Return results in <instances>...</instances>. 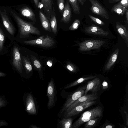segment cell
I'll use <instances>...</instances> for the list:
<instances>
[{
  "label": "cell",
  "mask_w": 128,
  "mask_h": 128,
  "mask_svg": "<svg viewBox=\"0 0 128 128\" xmlns=\"http://www.w3.org/2000/svg\"><path fill=\"white\" fill-rule=\"evenodd\" d=\"M12 13L17 24L20 38L28 37L30 34L38 35L41 34L38 28L32 24L24 20L15 13L12 12Z\"/></svg>",
  "instance_id": "1"
},
{
  "label": "cell",
  "mask_w": 128,
  "mask_h": 128,
  "mask_svg": "<svg viewBox=\"0 0 128 128\" xmlns=\"http://www.w3.org/2000/svg\"><path fill=\"white\" fill-rule=\"evenodd\" d=\"M103 111L100 106H97L85 112L80 116L72 124L71 128H78L84 122L102 116Z\"/></svg>",
  "instance_id": "2"
},
{
  "label": "cell",
  "mask_w": 128,
  "mask_h": 128,
  "mask_svg": "<svg viewBox=\"0 0 128 128\" xmlns=\"http://www.w3.org/2000/svg\"><path fill=\"white\" fill-rule=\"evenodd\" d=\"M24 43L28 44L49 48L54 45L55 42L52 38L46 35L42 36L34 40L24 41Z\"/></svg>",
  "instance_id": "3"
},
{
  "label": "cell",
  "mask_w": 128,
  "mask_h": 128,
  "mask_svg": "<svg viewBox=\"0 0 128 128\" xmlns=\"http://www.w3.org/2000/svg\"><path fill=\"white\" fill-rule=\"evenodd\" d=\"M12 63L14 70L22 76L24 70L22 60L19 48L16 45L13 47Z\"/></svg>",
  "instance_id": "4"
},
{
  "label": "cell",
  "mask_w": 128,
  "mask_h": 128,
  "mask_svg": "<svg viewBox=\"0 0 128 128\" xmlns=\"http://www.w3.org/2000/svg\"><path fill=\"white\" fill-rule=\"evenodd\" d=\"M86 87V85L80 87L69 96L62 108L61 112H64L71 104L84 94Z\"/></svg>",
  "instance_id": "5"
},
{
  "label": "cell",
  "mask_w": 128,
  "mask_h": 128,
  "mask_svg": "<svg viewBox=\"0 0 128 128\" xmlns=\"http://www.w3.org/2000/svg\"><path fill=\"white\" fill-rule=\"evenodd\" d=\"M105 42L100 40H85L78 44L80 50L89 51L99 48L105 43Z\"/></svg>",
  "instance_id": "6"
},
{
  "label": "cell",
  "mask_w": 128,
  "mask_h": 128,
  "mask_svg": "<svg viewBox=\"0 0 128 128\" xmlns=\"http://www.w3.org/2000/svg\"><path fill=\"white\" fill-rule=\"evenodd\" d=\"M56 90L55 85L52 78L48 82L47 90V95L48 98V108H52L54 105L56 100Z\"/></svg>",
  "instance_id": "7"
},
{
  "label": "cell",
  "mask_w": 128,
  "mask_h": 128,
  "mask_svg": "<svg viewBox=\"0 0 128 128\" xmlns=\"http://www.w3.org/2000/svg\"><path fill=\"white\" fill-rule=\"evenodd\" d=\"M90 2V10L93 13L99 15L103 18L109 19L108 14L105 8L97 0H88Z\"/></svg>",
  "instance_id": "8"
},
{
  "label": "cell",
  "mask_w": 128,
  "mask_h": 128,
  "mask_svg": "<svg viewBox=\"0 0 128 128\" xmlns=\"http://www.w3.org/2000/svg\"><path fill=\"white\" fill-rule=\"evenodd\" d=\"M23 99L26 111L30 114L36 115L37 113L36 108L32 94L29 93L24 94Z\"/></svg>",
  "instance_id": "9"
},
{
  "label": "cell",
  "mask_w": 128,
  "mask_h": 128,
  "mask_svg": "<svg viewBox=\"0 0 128 128\" xmlns=\"http://www.w3.org/2000/svg\"><path fill=\"white\" fill-rule=\"evenodd\" d=\"M95 101H87L81 104L74 107L69 112L64 113V117H70L76 115L94 104Z\"/></svg>",
  "instance_id": "10"
},
{
  "label": "cell",
  "mask_w": 128,
  "mask_h": 128,
  "mask_svg": "<svg viewBox=\"0 0 128 128\" xmlns=\"http://www.w3.org/2000/svg\"><path fill=\"white\" fill-rule=\"evenodd\" d=\"M98 98L97 92L89 94H84L71 104L64 112V113L69 112L75 106L81 104L86 102L94 100L97 99Z\"/></svg>",
  "instance_id": "11"
},
{
  "label": "cell",
  "mask_w": 128,
  "mask_h": 128,
  "mask_svg": "<svg viewBox=\"0 0 128 128\" xmlns=\"http://www.w3.org/2000/svg\"><path fill=\"white\" fill-rule=\"evenodd\" d=\"M101 86V81L98 78L96 77L92 80L88 82L86 85L84 94H87L88 92L91 91L94 93L97 92L99 90Z\"/></svg>",
  "instance_id": "12"
},
{
  "label": "cell",
  "mask_w": 128,
  "mask_h": 128,
  "mask_svg": "<svg viewBox=\"0 0 128 128\" xmlns=\"http://www.w3.org/2000/svg\"><path fill=\"white\" fill-rule=\"evenodd\" d=\"M0 14L3 24L5 28L11 35L14 36L15 33L14 28L10 21L6 13L5 12L0 11Z\"/></svg>",
  "instance_id": "13"
},
{
  "label": "cell",
  "mask_w": 128,
  "mask_h": 128,
  "mask_svg": "<svg viewBox=\"0 0 128 128\" xmlns=\"http://www.w3.org/2000/svg\"><path fill=\"white\" fill-rule=\"evenodd\" d=\"M84 30L87 33L95 35L107 36L109 34L108 32L105 31L99 27L94 24L86 28Z\"/></svg>",
  "instance_id": "14"
},
{
  "label": "cell",
  "mask_w": 128,
  "mask_h": 128,
  "mask_svg": "<svg viewBox=\"0 0 128 128\" xmlns=\"http://www.w3.org/2000/svg\"><path fill=\"white\" fill-rule=\"evenodd\" d=\"M40 1L43 5V10L45 16L48 20H50L53 12V0H40Z\"/></svg>",
  "instance_id": "15"
},
{
  "label": "cell",
  "mask_w": 128,
  "mask_h": 128,
  "mask_svg": "<svg viewBox=\"0 0 128 128\" xmlns=\"http://www.w3.org/2000/svg\"><path fill=\"white\" fill-rule=\"evenodd\" d=\"M62 17L60 22L64 23H68L71 20L72 18L71 10L68 1H66L64 6Z\"/></svg>",
  "instance_id": "16"
},
{
  "label": "cell",
  "mask_w": 128,
  "mask_h": 128,
  "mask_svg": "<svg viewBox=\"0 0 128 128\" xmlns=\"http://www.w3.org/2000/svg\"><path fill=\"white\" fill-rule=\"evenodd\" d=\"M116 25L117 32L126 42L128 43V33L126 28L118 22H116Z\"/></svg>",
  "instance_id": "17"
},
{
  "label": "cell",
  "mask_w": 128,
  "mask_h": 128,
  "mask_svg": "<svg viewBox=\"0 0 128 128\" xmlns=\"http://www.w3.org/2000/svg\"><path fill=\"white\" fill-rule=\"evenodd\" d=\"M20 12L23 16L30 20L34 22L35 23L36 22L35 14L29 8L27 7H23L20 10Z\"/></svg>",
  "instance_id": "18"
},
{
  "label": "cell",
  "mask_w": 128,
  "mask_h": 128,
  "mask_svg": "<svg viewBox=\"0 0 128 128\" xmlns=\"http://www.w3.org/2000/svg\"><path fill=\"white\" fill-rule=\"evenodd\" d=\"M39 15L41 23L44 28L47 31L51 32L52 31L50 22L49 20L41 11H39Z\"/></svg>",
  "instance_id": "19"
},
{
  "label": "cell",
  "mask_w": 128,
  "mask_h": 128,
  "mask_svg": "<svg viewBox=\"0 0 128 128\" xmlns=\"http://www.w3.org/2000/svg\"><path fill=\"white\" fill-rule=\"evenodd\" d=\"M119 51L118 48H117L113 52L105 66V70H109L114 64L118 58Z\"/></svg>",
  "instance_id": "20"
},
{
  "label": "cell",
  "mask_w": 128,
  "mask_h": 128,
  "mask_svg": "<svg viewBox=\"0 0 128 128\" xmlns=\"http://www.w3.org/2000/svg\"><path fill=\"white\" fill-rule=\"evenodd\" d=\"M128 9V8L124 6L118 2L114 5L111 9V11L120 16H122Z\"/></svg>",
  "instance_id": "21"
},
{
  "label": "cell",
  "mask_w": 128,
  "mask_h": 128,
  "mask_svg": "<svg viewBox=\"0 0 128 128\" xmlns=\"http://www.w3.org/2000/svg\"><path fill=\"white\" fill-rule=\"evenodd\" d=\"M50 20L52 31L54 34H56L57 30V25L55 11L54 7H53L52 13L51 16Z\"/></svg>",
  "instance_id": "22"
},
{
  "label": "cell",
  "mask_w": 128,
  "mask_h": 128,
  "mask_svg": "<svg viewBox=\"0 0 128 128\" xmlns=\"http://www.w3.org/2000/svg\"><path fill=\"white\" fill-rule=\"evenodd\" d=\"M96 77V76H90L87 77L81 78L73 82L66 85L63 88L66 89L70 88L78 85L85 81L94 78Z\"/></svg>",
  "instance_id": "23"
},
{
  "label": "cell",
  "mask_w": 128,
  "mask_h": 128,
  "mask_svg": "<svg viewBox=\"0 0 128 128\" xmlns=\"http://www.w3.org/2000/svg\"><path fill=\"white\" fill-rule=\"evenodd\" d=\"M73 120L70 117H64L59 121L61 128H71Z\"/></svg>",
  "instance_id": "24"
},
{
  "label": "cell",
  "mask_w": 128,
  "mask_h": 128,
  "mask_svg": "<svg viewBox=\"0 0 128 128\" xmlns=\"http://www.w3.org/2000/svg\"><path fill=\"white\" fill-rule=\"evenodd\" d=\"M23 65L24 67L26 73L28 74L32 70V67L29 59L26 57L23 56L22 58Z\"/></svg>",
  "instance_id": "25"
},
{
  "label": "cell",
  "mask_w": 128,
  "mask_h": 128,
  "mask_svg": "<svg viewBox=\"0 0 128 128\" xmlns=\"http://www.w3.org/2000/svg\"><path fill=\"white\" fill-rule=\"evenodd\" d=\"M71 5L74 12L76 15H79L80 13V9L79 3L78 0H68Z\"/></svg>",
  "instance_id": "26"
},
{
  "label": "cell",
  "mask_w": 128,
  "mask_h": 128,
  "mask_svg": "<svg viewBox=\"0 0 128 128\" xmlns=\"http://www.w3.org/2000/svg\"><path fill=\"white\" fill-rule=\"evenodd\" d=\"M100 117H98L91 119L87 122L84 125L85 128H92L96 125Z\"/></svg>",
  "instance_id": "27"
},
{
  "label": "cell",
  "mask_w": 128,
  "mask_h": 128,
  "mask_svg": "<svg viewBox=\"0 0 128 128\" xmlns=\"http://www.w3.org/2000/svg\"><path fill=\"white\" fill-rule=\"evenodd\" d=\"M5 36L3 32L0 27V52L4 48Z\"/></svg>",
  "instance_id": "28"
},
{
  "label": "cell",
  "mask_w": 128,
  "mask_h": 128,
  "mask_svg": "<svg viewBox=\"0 0 128 128\" xmlns=\"http://www.w3.org/2000/svg\"><path fill=\"white\" fill-rule=\"evenodd\" d=\"M58 8L61 16H62L64 7V0H57Z\"/></svg>",
  "instance_id": "29"
},
{
  "label": "cell",
  "mask_w": 128,
  "mask_h": 128,
  "mask_svg": "<svg viewBox=\"0 0 128 128\" xmlns=\"http://www.w3.org/2000/svg\"><path fill=\"white\" fill-rule=\"evenodd\" d=\"M8 104V102L5 96L3 95L0 96V109L6 106Z\"/></svg>",
  "instance_id": "30"
},
{
  "label": "cell",
  "mask_w": 128,
  "mask_h": 128,
  "mask_svg": "<svg viewBox=\"0 0 128 128\" xmlns=\"http://www.w3.org/2000/svg\"><path fill=\"white\" fill-rule=\"evenodd\" d=\"M80 23V22L78 19L75 20L74 22L69 27V29L70 30H74L77 29L78 28Z\"/></svg>",
  "instance_id": "31"
},
{
  "label": "cell",
  "mask_w": 128,
  "mask_h": 128,
  "mask_svg": "<svg viewBox=\"0 0 128 128\" xmlns=\"http://www.w3.org/2000/svg\"><path fill=\"white\" fill-rule=\"evenodd\" d=\"M88 15L90 19L97 24L100 26H103L104 25V22L99 18L89 14Z\"/></svg>",
  "instance_id": "32"
},
{
  "label": "cell",
  "mask_w": 128,
  "mask_h": 128,
  "mask_svg": "<svg viewBox=\"0 0 128 128\" xmlns=\"http://www.w3.org/2000/svg\"><path fill=\"white\" fill-rule=\"evenodd\" d=\"M66 68L70 72H74L76 71V67L72 64L68 63L66 66Z\"/></svg>",
  "instance_id": "33"
},
{
  "label": "cell",
  "mask_w": 128,
  "mask_h": 128,
  "mask_svg": "<svg viewBox=\"0 0 128 128\" xmlns=\"http://www.w3.org/2000/svg\"><path fill=\"white\" fill-rule=\"evenodd\" d=\"M33 63L34 66L38 70L40 71L41 69L42 66L40 62L36 59L33 60Z\"/></svg>",
  "instance_id": "34"
},
{
  "label": "cell",
  "mask_w": 128,
  "mask_h": 128,
  "mask_svg": "<svg viewBox=\"0 0 128 128\" xmlns=\"http://www.w3.org/2000/svg\"><path fill=\"white\" fill-rule=\"evenodd\" d=\"M119 2L124 6L128 8V0H121Z\"/></svg>",
  "instance_id": "35"
},
{
  "label": "cell",
  "mask_w": 128,
  "mask_h": 128,
  "mask_svg": "<svg viewBox=\"0 0 128 128\" xmlns=\"http://www.w3.org/2000/svg\"><path fill=\"white\" fill-rule=\"evenodd\" d=\"M9 125V124L6 120H0V127L7 126Z\"/></svg>",
  "instance_id": "36"
},
{
  "label": "cell",
  "mask_w": 128,
  "mask_h": 128,
  "mask_svg": "<svg viewBox=\"0 0 128 128\" xmlns=\"http://www.w3.org/2000/svg\"><path fill=\"white\" fill-rule=\"evenodd\" d=\"M103 88L104 90H106L108 87V83L105 81H104L102 84Z\"/></svg>",
  "instance_id": "37"
},
{
  "label": "cell",
  "mask_w": 128,
  "mask_h": 128,
  "mask_svg": "<svg viewBox=\"0 0 128 128\" xmlns=\"http://www.w3.org/2000/svg\"><path fill=\"white\" fill-rule=\"evenodd\" d=\"M115 126L110 124H108L107 125L105 124L104 126L102 127V128H112L114 127Z\"/></svg>",
  "instance_id": "38"
},
{
  "label": "cell",
  "mask_w": 128,
  "mask_h": 128,
  "mask_svg": "<svg viewBox=\"0 0 128 128\" xmlns=\"http://www.w3.org/2000/svg\"><path fill=\"white\" fill-rule=\"evenodd\" d=\"M87 0H78L79 3L81 5H83Z\"/></svg>",
  "instance_id": "39"
},
{
  "label": "cell",
  "mask_w": 128,
  "mask_h": 128,
  "mask_svg": "<svg viewBox=\"0 0 128 128\" xmlns=\"http://www.w3.org/2000/svg\"><path fill=\"white\" fill-rule=\"evenodd\" d=\"M7 76V74L0 71V78L5 77Z\"/></svg>",
  "instance_id": "40"
},
{
  "label": "cell",
  "mask_w": 128,
  "mask_h": 128,
  "mask_svg": "<svg viewBox=\"0 0 128 128\" xmlns=\"http://www.w3.org/2000/svg\"><path fill=\"white\" fill-rule=\"evenodd\" d=\"M108 2L110 3L116 2L119 1V0H108Z\"/></svg>",
  "instance_id": "41"
},
{
  "label": "cell",
  "mask_w": 128,
  "mask_h": 128,
  "mask_svg": "<svg viewBox=\"0 0 128 128\" xmlns=\"http://www.w3.org/2000/svg\"><path fill=\"white\" fill-rule=\"evenodd\" d=\"M47 64L48 66L51 67L52 65V63L50 61H48L47 62Z\"/></svg>",
  "instance_id": "42"
},
{
  "label": "cell",
  "mask_w": 128,
  "mask_h": 128,
  "mask_svg": "<svg viewBox=\"0 0 128 128\" xmlns=\"http://www.w3.org/2000/svg\"><path fill=\"white\" fill-rule=\"evenodd\" d=\"M36 6L38 7L39 2V0H33Z\"/></svg>",
  "instance_id": "43"
},
{
  "label": "cell",
  "mask_w": 128,
  "mask_h": 128,
  "mask_svg": "<svg viewBox=\"0 0 128 128\" xmlns=\"http://www.w3.org/2000/svg\"><path fill=\"white\" fill-rule=\"evenodd\" d=\"M30 128H40L39 127L35 125H34L32 124H31L30 126Z\"/></svg>",
  "instance_id": "44"
},
{
  "label": "cell",
  "mask_w": 128,
  "mask_h": 128,
  "mask_svg": "<svg viewBox=\"0 0 128 128\" xmlns=\"http://www.w3.org/2000/svg\"><path fill=\"white\" fill-rule=\"evenodd\" d=\"M126 19L128 22V9L126 10Z\"/></svg>",
  "instance_id": "45"
},
{
  "label": "cell",
  "mask_w": 128,
  "mask_h": 128,
  "mask_svg": "<svg viewBox=\"0 0 128 128\" xmlns=\"http://www.w3.org/2000/svg\"><path fill=\"white\" fill-rule=\"evenodd\" d=\"M124 112L125 113V114L126 115V116L127 117H126V123H127V126H128V114L127 113V112L125 111H124Z\"/></svg>",
  "instance_id": "46"
},
{
  "label": "cell",
  "mask_w": 128,
  "mask_h": 128,
  "mask_svg": "<svg viewBox=\"0 0 128 128\" xmlns=\"http://www.w3.org/2000/svg\"><path fill=\"white\" fill-rule=\"evenodd\" d=\"M120 0H119V1H120Z\"/></svg>",
  "instance_id": "47"
}]
</instances>
